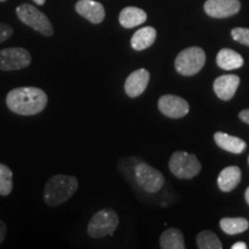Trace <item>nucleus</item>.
Instances as JSON below:
<instances>
[{"label":"nucleus","instance_id":"obj_23","mask_svg":"<svg viewBox=\"0 0 249 249\" xmlns=\"http://www.w3.org/2000/svg\"><path fill=\"white\" fill-rule=\"evenodd\" d=\"M231 36L235 42L249 46V29L247 28H234L231 31Z\"/></svg>","mask_w":249,"mask_h":249},{"label":"nucleus","instance_id":"obj_13","mask_svg":"<svg viewBox=\"0 0 249 249\" xmlns=\"http://www.w3.org/2000/svg\"><path fill=\"white\" fill-rule=\"evenodd\" d=\"M75 11L93 24L102 23L105 18L104 6L93 0H80L76 2Z\"/></svg>","mask_w":249,"mask_h":249},{"label":"nucleus","instance_id":"obj_14","mask_svg":"<svg viewBox=\"0 0 249 249\" xmlns=\"http://www.w3.org/2000/svg\"><path fill=\"white\" fill-rule=\"evenodd\" d=\"M213 139L218 147L227 152H232V154H241L247 148V143L244 140L223 132H217L214 134Z\"/></svg>","mask_w":249,"mask_h":249},{"label":"nucleus","instance_id":"obj_2","mask_svg":"<svg viewBox=\"0 0 249 249\" xmlns=\"http://www.w3.org/2000/svg\"><path fill=\"white\" fill-rule=\"evenodd\" d=\"M77 188L79 181L75 177L58 174L52 177L45 185L44 202L49 207H58L70 200Z\"/></svg>","mask_w":249,"mask_h":249},{"label":"nucleus","instance_id":"obj_15","mask_svg":"<svg viewBox=\"0 0 249 249\" xmlns=\"http://www.w3.org/2000/svg\"><path fill=\"white\" fill-rule=\"evenodd\" d=\"M241 181V170L238 166H227L219 173L218 187L222 192H232Z\"/></svg>","mask_w":249,"mask_h":249},{"label":"nucleus","instance_id":"obj_27","mask_svg":"<svg viewBox=\"0 0 249 249\" xmlns=\"http://www.w3.org/2000/svg\"><path fill=\"white\" fill-rule=\"evenodd\" d=\"M232 249H247V245L245 242H235L231 247Z\"/></svg>","mask_w":249,"mask_h":249},{"label":"nucleus","instance_id":"obj_28","mask_svg":"<svg viewBox=\"0 0 249 249\" xmlns=\"http://www.w3.org/2000/svg\"><path fill=\"white\" fill-rule=\"evenodd\" d=\"M245 198H246V202H247L248 205H249V187L247 189H246V193H245Z\"/></svg>","mask_w":249,"mask_h":249},{"label":"nucleus","instance_id":"obj_12","mask_svg":"<svg viewBox=\"0 0 249 249\" xmlns=\"http://www.w3.org/2000/svg\"><path fill=\"white\" fill-rule=\"evenodd\" d=\"M239 86H240V79L238 75H234V74L222 75L214 80L213 90L218 98L222 101H230L234 97Z\"/></svg>","mask_w":249,"mask_h":249},{"label":"nucleus","instance_id":"obj_24","mask_svg":"<svg viewBox=\"0 0 249 249\" xmlns=\"http://www.w3.org/2000/svg\"><path fill=\"white\" fill-rule=\"evenodd\" d=\"M13 35V28L8 24L0 23V43H4Z\"/></svg>","mask_w":249,"mask_h":249},{"label":"nucleus","instance_id":"obj_25","mask_svg":"<svg viewBox=\"0 0 249 249\" xmlns=\"http://www.w3.org/2000/svg\"><path fill=\"white\" fill-rule=\"evenodd\" d=\"M6 232H7V227H6V224L0 220V245H1L2 241H4Z\"/></svg>","mask_w":249,"mask_h":249},{"label":"nucleus","instance_id":"obj_6","mask_svg":"<svg viewBox=\"0 0 249 249\" xmlns=\"http://www.w3.org/2000/svg\"><path fill=\"white\" fill-rule=\"evenodd\" d=\"M205 64V53L201 48L193 46L182 50L176 58L174 66L183 76H193L197 74Z\"/></svg>","mask_w":249,"mask_h":249},{"label":"nucleus","instance_id":"obj_16","mask_svg":"<svg viewBox=\"0 0 249 249\" xmlns=\"http://www.w3.org/2000/svg\"><path fill=\"white\" fill-rule=\"evenodd\" d=\"M147 13L143 9L129 6V7L124 8L120 12L119 22L124 28L130 29V28L138 27L140 24L144 23L147 21Z\"/></svg>","mask_w":249,"mask_h":249},{"label":"nucleus","instance_id":"obj_30","mask_svg":"<svg viewBox=\"0 0 249 249\" xmlns=\"http://www.w3.org/2000/svg\"><path fill=\"white\" fill-rule=\"evenodd\" d=\"M4 1H6V0H0V2H4Z\"/></svg>","mask_w":249,"mask_h":249},{"label":"nucleus","instance_id":"obj_31","mask_svg":"<svg viewBox=\"0 0 249 249\" xmlns=\"http://www.w3.org/2000/svg\"><path fill=\"white\" fill-rule=\"evenodd\" d=\"M248 164H249V157H248Z\"/></svg>","mask_w":249,"mask_h":249},{"label":"nucleus","instance_id":"obj_29","mask_svg":"<svg viewBox=\"0 0 249 249\" xmlns=\"http://www.w3.org/2000/svg\"><path fill=\"white\" fill-rule=\"evenodd\" d=\"M37 5H44L45 4V0H34Z\"/></svg>","mask_w":249,"mask_h":249},{"label":"nucleus","instance_id":"obj_7","mask_svg":"<svg viewBox=\"0 0 249 249\" xmlns=\"http://www.w3.org/2000/svg\"><path fill=\"white\" fill-rule=\"evenodd\" d=\"M31 62L29 51L23 48L0 50V71H11L27 68Z\"/></svg>","mask_w":249,"mask_h":249},{"label":"nucleus","instance_id":"obj_22","mask_svg":"<svg viewBox=\"0 0 249 249\" xmlns=\"http://www.w3.org/2000/svg\"><path fill=\"white\" fill-rule=\"evenodd\" d=\"M13 191V172L6 166L5 164L0 163V195L7 196Z\"/></svg>","mask_w":249,"mask_h":249},{"label":"nucleus","instance_id":"obj_10","mask_svg":"<svg viewBox=\"0 0 249 249\" xmlns=\"http://www.w3.org/2000/svg\"><path fill=\"white\" fill-rule=\"evenodd\" d=\"M240 8L239 0H207L204 4L205 13L216 18L233 17L239 13Z\"/></svg>","mask_w":249,"mask_h":249},{"label":"nucleus","instance_id":"obj_17","mask_svg":"<svg viewBox=\"0 0 249 249\" xmlns=\"http://www.w3.org/2000/svg\"><path fill=\"white\" fill-rule=\"evenodd\" d=\"M156 37H157V31L155 28H141L133 35L132 39H130V45L135 51H143V50L150 48L154 44Z\"/></svg>","mask_w":249,"mask_h":249},{"label":"nucleus","instance_id":"obj_5","mask_svg":"<svg viewBox=\"0 0 249 249\" xmlns=\"http://www.w3.org/2000/svg\"><path fill=\"white\" fill-rule=\"evenodd\" d=\"M170 171L178 179H192L200 173L201 163L195 155L185 151H176L171 156Z\"/></svg>","mask_w":249,"mask_h":249},{"label":"nucleus","instance_id":"obj_20","mask_svg":"<svg viewBox=\"0 0 249 249\" xmlns=\"http://www.w3.org/2000/svg\"><path fill=\"white\" fill-rule=\"evenodd\" d=\"M220 229L223 230L226 234L235 235L239 233L247 231L249 227V222L246 218H223L220 220Z\"/></svg>","mask_w":249,"mask_h":249},{"label":"nucleus","instance_id":"obj_4","mask_svg":"<svg viewBox=\"0 0 249 249\" xmlns=\"http://www.w3.org/2000/svg\"><path fill=\"white\" fill-rule=\"evenodd\" d=\"M17 15L21 22L27 24L28 27L33 28L37 33L44 36H52L54 30L52 27L51 21L49 18L37 9L35 6L29 4H22L17 8Z\"/></svg>","mask_w":249,"mask_h":249},{"label":"nucleus","instance_id":"obj_3","mask_svg":"<svg viewBox=\"0 0 249 249\" xmlns=\"http://www.w3.org/2000/svg\"><path fill=\"white\" fill-rule=\"evenodd\" d=\"M119 226V217L112 209H102L96 213L88 224V234L91 238L99 239L112 235Z\"/></svg>","mask_w":249,"mask_h":249},{"label":"nucleus","instance_id":"obj_8","mask_svg":"<svg viewBox=\"0 0 249 249\" xmlns=\"http://www.w3.org/2000/svg\"><path fill=\"white\" fill-rule=\"evenodd\" d=\"M135 179L139 186L148 193H157L164 185V176L160 171L145 163H140L135 167Z\"/></svg>","mask_w":249,"mask_h":249},{"label":"nucleus","instance_id":"obj_1","mask_svg":"<svg viewBox=\"0 0 249 249\" xmlns=\"http://www.w3.org/2000/svg\"><path fill=\"white\" fill-rule=\"evenodd\" d=\"M6 104L9 110L20 116H35L48 105V95L36 87H21L7 93Z\"/></svg>","mask_w":249,"mask_h":249},{"label":"nucleus","instance_id":"obj_9","mask_svg":"<svg viewBox=\"0 0 249 249\" xmlns=\"http://www.w3.org/2000/svg\"><path fill=\"white\" fill-rule=\"evenodd\" d=\"M158 108L164 116L179 119L185 117L189 112V105L187 101L174 95H164L158 101Z\"/></svg>","mask_w":249,"mask_h":249},{"label":"nucleus","instance_id":"obj_11","mask_svg":"<svg viewBox=\"0 0 249 249\" xmlns=\"http://www.w3.org/2000/svg\"><path fill=\"white\" fill-rule=\"evenodd\" d=\"M150 81V73L144 68L134 71L129 74L124 82V92L130 98H135L141 96L145 91Z\"/></svg>","mask_w":249,"mask_h":249},{"label":"nucleus","instance_id":"obj_18","mask_svg":"<svg viewBox=\"0 0 249 249\" xmlns=\"http://www.w3.org/2000/svg\"><path fill=\"white\" fill-rule=\"evenodd\" d=\"M218 67L222 70L231 71L238 70L244 65V58L238 52L233 51L231 49H222L218 52L216 58Z\"/></svg>","mask_w":249,"mask_h":249},{"label":"nucleus","instance_id":"obj_26","mask_svg":"<svg viewBox=\"0 0 249 249\" xmlns=\"http://www.w3.org/2000/svg\"><path fill=\"white\" fill-rule=\"evenodd\" d=\"M239 118H240V119L244 121V123L249 124V108H247V110L241 111L240 114H239Z\"/></svg>","mask_w":249,"mask_h":249},{"label":"nucleus","instance_id":"obj_19","mask_svg":"<svg viewBox=\"0 0 249 249\" xmlns=\"http://www.w3.org/2000/svg\"><path fill=\"white\" fill-rule=\"evenodd\" d=\"M160 248L163 249H185V240L182 233L178 229H169L163 232L160 239Z\"/></svg>","mask_w":249,"mask_h":249},{"label":"nucleus","instance_id":"obj_21","mask_svg":"<svg viewBox=\"0 0 249 249\" xmlns=\"http://www.w3.org/2000/svg\"><path fill=\"white\" fill-rule=\"evenodd\" d=\"M197 247L200 249H222L223 245L218 236L211 231H202L196 236Z\"/></svg>","mask_w":249,"mask_h":249}]
</instances>
